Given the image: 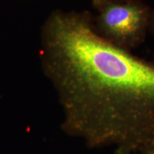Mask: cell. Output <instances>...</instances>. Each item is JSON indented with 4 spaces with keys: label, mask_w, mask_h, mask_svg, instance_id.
Wrapping results in <instances>:
<instances>
[{
    "label": "cell",
    "mask_w": 154,
    "mask_h": 154,
    "mask_svg": "<svg viewBox=\"0 0 154 154\" xmlns=\"http://www.w3.org/2000/svg\"><path fill=\"white\" fill-rule=\"evenodd\" d=\"M41 44L65 134L93 149L154 147V64L99 34L86 12L53 11Z\"/></svg>",
    "instance_id": "cell-1"
},
{
    "label": "cell",
    "mask_w": 154,
    "mask_h": 154,
    "mask_svg": "<svg viewBox=\"0 0 154 154\" xmlns=\"http://www.w3.org/2000/svg\"><path fill=\"white\" fill-rule=\"evenodd\" d=\"M151 14L143 4L109 1L100 9L97 24L105 38L127 49L143 41Z\"/></svg>",
    "instance_id": "cell-2"
},
{
    "label": "cell",
    "mask_w": 154,
    "mask_h": 154,
    "mask_svg": "<svg viewBox=\"0 0 154 154\" xmlns=\"http://www.w3.org/2000/svg\"><path fill=\"white\" fill-rule=\"evenodd\" d=\"M133 151L126 147H116L115 154H132Z\"/></svg>",
    "instance_id": "cell-3"
},
{
    "label": "cell",
    "mask_w": 154,
    "mask_h": 154,
    "mask_svg": "<svg viewBox=\"0 0 154 154\" xmlns=\"http://www.w3.org/2000/svg\"><path fill=\"white\" fill-rule=\"evenodd\" d=\"M109 0H92L94 5L98 9H101L102 7H103Z\"/></svg>",
    "instance_id": "cell-4"
},
{
    "label": "cell",
    "mask_w": 154,
    "mask_h": 154,
    "mask_svg": "<svg viewBox=\"0 0 154 154\" xmlns=\"http://www.w3.org/2000/svg\"><path fill=\"white\" fill-rule=\"evenodd\" d=\"M149 27L151 28L152 32L154 33V11L153 13H151V17H150V21H149Z\"/></svg>",
    "instance_id": "cell-5"
},
{
    "label": "cell",
    "mask_w": 154,
    "mask_h": 154,
    "mask_svg": "<svg viewBox=\"0 0 154 154\" xmlns=\"http://www.w3.org/2000/svg\"><path fill=\"white\" fill-rule=\"evenodd\" d=\"M140 152L142 154H154V147L143 149L140 151Z\"/></svg>",
    "instance_id": "cell-6"
}]
</instances>
